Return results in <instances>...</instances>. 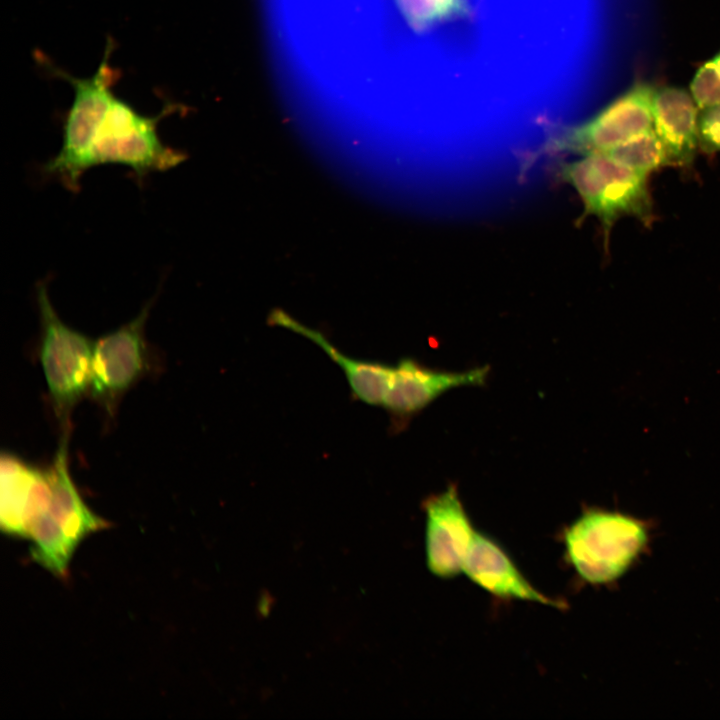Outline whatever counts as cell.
<instances>
[{"mask_svg":"<svg viewBox=\"0 0 720 720\" xmlns=\"http://www.w3.org/2000/svg\"><path fill=\"white\" fill-rule=\"evenodd\" d=\"M566 555L578 576L593 585L622 577L646 550V521L617 511L589 509L563 535Z\"/></svg>","mask_w":720,"mask_h":720,"instance_id":"6da1fadb","label":"cell"},{"mask_svg":"<svg viewBox=\"0 0 720 720\" xmlns=\"http://www.w3.org/2000/svg\"><path fill=\"white\" fill-rule=\"evenodd\" d=\"M150 307L148 303L137 317L95 342L89 392L109 412L145 371L144 327Z\"/></svg>","mask_w":720,"mask_h":720,"instance_id":"52a82bcc","label":"cell"},{"mask_svg":"<svg viewBox=\"0 0 720 720\" xmlns=\"http://www.w3.org/2000/svg\"><path fill=\"white\" fill-rule=\"evenodd\" d=\"M603 153L647 175L669 165L665 149L652 128Z\"/></svg>","mask_w":720,"mask_h":720,"instance_id":"9a60e30c","label":"cell"},{"mask_svg":"<svg viewBox=\"0 0 720 720\" xmlns=\"http://www.w3.org/2000/svg\"><path fill=\"white\" fill-rule=\"evenodd\" d=\"M162 116H144L115 97L91 139L88 168L105 164L123 165L142 179L151 172L167 171L178 166L186 155L161 141L157 123Z\"/></svg>","mask_w":720,"mask_h":720,"instance_id":"277c9868","label":"cell"},{"mask_svg":"<svg viewBox=\"0 0 720 720\" xmlns=\"http://www.w3.org/2000/svg\"><path fill=\"white\" fill-rule=\"evenodd\" d=\"M398 3L409 24L418 29L467 12L466 0H398Z\"/></svg>","mask_w":720,"mask_h":720,"instance_id":"2e32d148","label":"cell"},{"mask_svg":"<svg viewBox=\"0 0 720 720\" xmlns=\"http://www.w3.org/2000/svg\"><path fill=\"white\" fill-rule=\"evenodd\" d=\"M698 144L706 152L720 151V105L702 108L698 115Z\"/></svg>","mask_w":720,"mask_h":720,"instance_id":"ac0fdd59","label":"cell"},{"mask_svg":"<svg viewBox=\"0 0 720 720\" xmlns=\"http://www.w3.org/2000/svg\"><path fill=\"white\" fill-rule=\"evenodd\" d=\"M267 323L289 329L314 342L342 369L355 399L369 405L382 404L391 366L344 354L322 332L300 323L280 308L270 312Z\"/></svg>","mask_w":720,"mask_h":720,"instance_id":"5bb4252c","label":"cell"},{"mask_svg":"<svg viewBox=\"0 0 720 720\" xmlns=\"http://www.w3.org/2000/svg\"><path fill=\"white\" fill-rule=\"evenodd\" d=\"M463 572L488 593L504 598L539 603L556 608L565 605L535 589L507 553L491 538L475 533L466 555Z\"/></svg>","mask_w":720,"mask_h":720,"instance_id":"7c38bea8","label":"cell"},{"mask_svg":"<svg viewBox=\"0 0 720 720\" xmlns=\"http://www.w3.org/2000/svg\"><path fill=\"white\" fill-rule=\"evenodd\" d=\"M560 176L579 194L584 215L597 217L606 234L623 216L636 217L645 224L653 219L648 175L606 153L586 154L564 163Z\"/></svg>","mask_w":720,"mask_h":720,"instance_id":"7a4b0ae2","label":"cell"},{"mask_svg":"<svg viewBox=\"0 0 720 720\" xmlns=\"http://www.w3.org/2000/svg\"><path fill=\"white\" fill-rule=\"evenodd\" d=\"M654 88L636 83L591 120L559 130L531 153L533 161L543 154L606 152L628 139L653 128L652 98Z\"/></svg>","mask_w":720,"mask_h":720,"instance_id":"8992f818","label":"cell"},{"mask_svg":"<svg viewBox=\"0 0 720 720\" xmlns=\"http://www.w3.org/2000/svg\"><path fill=\"white\" fill-rule=\"evenodd\" d=\"M68 437L69 432H63L55 457L48 465L52 488L49 508L31 528L62 539L76 549L83 539L107 528L109 523L90 510L70 476Z\"/></svg>","mask_w":720,"mask_h":720,"instance_id":"30bf717a","label":"cell"},{"mask_svg":"<svg viewBox=\"0 0 720 720\" xmlns=\"http://www.w3.org/2000/svg\"><path fill=\"white\" fill-rule=\"evenodd\" d=\"M41 342L39 358L48 391L64 431H70V415L90 391L95 342L71 328L58 316L47 287H37Z\"/></svg>","mask_w":720,"mask_h":720,"instance_id":"3957f363","label":"cell"},{"mask_svg":"<svg viewBox=\"0 0 720 720\" xmlns=\"http://www.w3.org/2000/svg\"><path fill=\"white\" fill-rule=\"evenodd\" d=\"M489 367L461 372L440 371L406 358L391 366L382 406L394 417L405 419L425 408L442 393L460 386L483 385Z\"/></svg>","mask_w":720,"mask_h":720,"instance_id":"8fae6325","label":"cell"},{"mask_svg":"<svg viewBox=\"0 0 720 720\" xmlns=\"http://www.w3.org/2000/svg\"><path fill=\"white\" fill-rule=\"evenodd\" d=\"M426 561L435 576L449 579L463 571L476 531L462 505L458 490L450 485L425 500Z\"/></svg>","mask_w":720,"mask_h":720,"instance_id":"ba28073f","label":"cell"},{"mask_svg":"<svg viewBox=\"0 0 720 720\" xmlns=\"http://www.w3.org/2000/svg\"><path fill=\"white\" fill-rule=\"evenodd\" d=\"M51 495L48 466H35L10 452L1 454L0 523L6 534L27 538L32 525L48 510Z\"/></svg>","mask_w":720,"mask_h":720,"instance_id":"9c48e42d","label":"cell"},{"mask_svg":"<svg viewBox=\"0 0 720 720\" xmlns=\"http://www.w3.org/2000/svg\"><path fill=\"white\" fill-rule=\"evenodd\" d=\"M697 103L691 93L676 87L654 90L652 98L653 128L660 139L669 165L688 166L698 144Z\"/></svg>","mask_w":720,"mask_h":720,"instance_id":"4fadbf2b","label":"cell"},{"mask_svg":"<svg viewBox=\"0 0 720 720\" xmlns=\"http://www.w3.org/2000/svg\"><path fill=\"white\" fill-rule=\"evenodd\" d=\"M111 46L97 71L89 78H77L62 70L57 72L74 89V99L63 124V140L59 152L43 166L46 174L57 177L70 191L77 192L83 174L89 170L88 149L98 123L115 98L112 86L118 73L109 64Z\"/></svg>","mask_w":720,"mask_h":720,"instance_id":"5b68a950","label":"cell"},{"mask_svg":"<svg viewBox=\"0 0 720 720\" xmlns=\"http://www.w3.org/2000/svg\"><path fill=\"white\" fill-rule=\"evenodd\" d=\"M690 92L701 109L720 105V51L697 70Z\"/></svg>","mask_w":720,"mask_h":720,"instance_id":"e0dca14e","label":"cell"}]
</instances>
